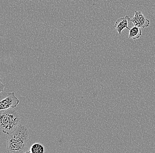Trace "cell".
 Returning a JSON list of instances; mask_svg holds the SVG:
<instances>
[{"label":"cell","mask_w":155,"mask_h":153,"mask_svg":"<svg viewBox=\"0 0 155 153\" xmlns=\"http://www.w3.org/2000/svg\"><path fill=\"white\" fill-rule=\"evenodd\" d=\"M20 119V115L15 109L4 110L0 114L1 128L3 132L8 135L13 133L19 127Z\"/></svg>","instance_id":"2"},{"label":"cell","mask_w":155,"mask_h":153,"mask_svg":"<svg viewBox=\"0 0 155 153\" xmlns=\"http://www.w3.org/2000/svg\"><path fill=\"white\" fill-rule=\"evenodd\" d=\"M130 18L128 15H126L124 17H121L116 20L114 27L115 30L119 35H121L122 31L125 28L130 30L128 27V24L130 21Z\"/></svg>","instance_id":"5"},{"label":"cell","mask_w":155,"mask_h":153,"mask_svg":"<svg viewBox=\"0 0 155 153\" xmlns=\"http://www.w3.org/2000/svg\"><path fill=\"white\" fill-rule=\"evenodd\" d=\"M5 86L2 84V80H1V92L3 91L4 89Z\"/></svg>","instance_id":"8"},{"label":"cell","mask_w":155,"mask_h":153,"mask_svg":"<svg viewBox=\"0 0 155 153\" xmlns=\"http://www.w3.org/2000/svg\"><path fill=\"white\" fill-rule=\"evenodd\" d=\"M9 135L7 140L8 153H24L29 141L30 132L28 128L19 125L18 128Z\"/></svg>","instance_id":"1"},{"label":"cell","mask_w":155,"mask_h":153,"mask_svg":"<svg viewBox=\"0 0 155 153\" xmlns=\"http://www.w3.org/2000/svg\"><path fill=\"white\" fill-rule=\"evenodd\" d=\"M130 21L134 26L144 28L150 27V22L147 19L141 11H135L134 16L130 19Z\"/></svg>","instance_id":"4"},{"label":"cell","mask_w":155,"mask_h":153,"mask_svg":"<svg viewBox=\"0 0 155 153\" xmlns=\"http://www.w3.org/2000/svg\"><path fill=\"white\" fill-rule=\"evenodd\" d=\"M19 100L14 92L8 93L7 96L0 102V110L13 109L19 104Z\"/></svg>","instance_id":"3"},{"label":"cell","mask_w":155,"mask_h":153,"mask_svg":"<svg viewBox=\"0 0 155 153\" xmlns=\"http://www.w3.org/2000/svg\"><path fill=\"white\" fill-rule=\"evenodd\" d=\"M26 152L32 153H39L45 152V148L41 143H35L31 146L30 151Z\"/></svg>","instance_id":"7"},{"label":"cell","mask_w":155,"mask_h":153,"mask_svg":"<svg viewBox=\"0 0 155 153\" xmlns=\"http://www.w3.org/2000/svg\"><path fill=\"white\" fill-rule=\"evenodd\" d=\"M142 32L140 28L134 26L130 30L129 38L134 40L138 39L140 38Z\"/></svg>","instance_id":"6"}]
</instances>
